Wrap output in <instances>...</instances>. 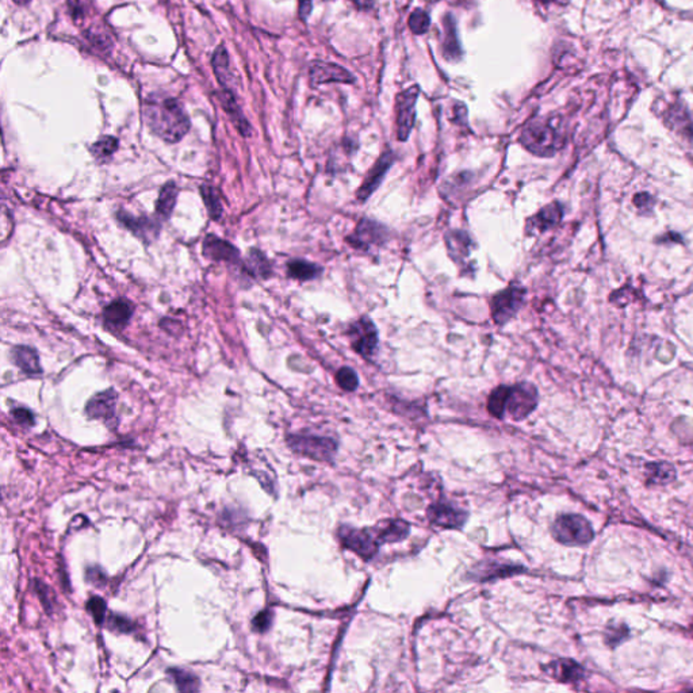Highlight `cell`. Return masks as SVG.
<instances>
[{
  "label": "cell",
  "mask_w": 693,
  "mask_h": 693,
  "mask_svg": "<svg viewBox=\"0 0 693 693\" xmlns=\"http://www.w3.org/2000/svg\"><path fill=\"white\" fill-rule=\"evenodd\" d=\"M388 228L379 222L363 218L355 232L349 237H346V241L349 243L351 247L356 250H369L376 245H382L388 241Z\"/></svg>",
  "instance_id": "cell-10"
},
{
  "label": "cell",
  "mask_w": 693,
  "mask_h": 693,
  "mask_svg": "<svg viewBox=\"0 0 693 693\" xmlns=\"http://www.w3.org/2000/svg\"><path fill=\"white\" fill-rule=\"evenodd\" d=\"M313 9V0H298V11L301 19L306 21L307 16L312 13Z\"/></svg>",
  "instance_id": "cell-43"
},
{
  "label": "cell",
  "mask_w": 693,
  "mask_h": 693,
  "mask_svg": "<svg viewBox=\"0 0 693 693\" xmlns=\"http://www.w3.org/2000/svg\"><path fill=\"white\" fill-rule=\"evenodd\" d=\"M75 1H76V3H78V1H80V0H75Z\"/></svg>",
  "instance_id": "cell-46"
},
{
  "label": "cell",
  "mask_w": 693,
  "mask_h": 693,
  "mask_svg": "<svg viewBox=\"0 0 693 693\" xmlns=\"http://www.w3.org/2000/svg\"><path fill=\"white\" fill-rule=\"evenodd\" d=\"M85 580L94 586H103L106 583V576L99 568H88L85 571Z\"/></svg>",
  "instance_id": "cell-40"
},
{
  "label": "cell",
  "mask_w": 693,
  "mask_h": 693,
  "mask_svg": "<svg viewBox=\"0 0 693 693\" xmlns=\"http://www.w3.org/2000/svg\"><path fill=\"white\" fill-rule=\"evenodd\" d=\"M11 415L14 417L15 421L21 425H26V427H31L36 421L34 418V415L28 411V409H25V408H18V409H14L11 412Z\"/></svg>",
  "instance_id": "cell-39"
},
{
  "label": "cell",
  "mask_w": 693,
  "mask_h": 693,
  "mask_svg": "<svg viewBox=\"0 0 693 693\" xmlns=\"http://www.w3.org/2000/svg\"><path fill=\"white\" fill-rule=\"evenodd\" d=\"M142 115L153 134L166 142H179L190 130V118L175 97H147L142 105Z\"/></svg>",
  "instance_id": "cell-1"
},
{
  "label": "cell",
  "mask_w": 693,
  "mask_h": 693,
  "mask_svg": "<svg viewBox=\"0 0 693 693\" xmlns=\"http://www.w3.org/2000/svg\"><path fill=\"white\" fill-rule=\"evenodd\" d=\"M168 676L174 679L176 688L181 692H195L199 689V679L190 670L168 669Z\"/></svg>",
  "instance_id": "cell-28"
},
{
  "label": "cell",
  "mask_w": 693,
  "mask_h": 693,
  "mask_svg": "<svg viewBox=\"0 0 693 693\" xmlns=\"http://www.w3.org/2000/svg\"><path fill=\"white\" fill-rule=\"evenodd\" d=\"M118 220L121 221L122 225H125L126 228L129 231H132L134 235L147 240V241H151L153 237L157 236L159 235V225L154 223V221L149 220L148 217H133L130 214H126L124 211L118 213Z\"/></svg>",
  "instance_id": "cell-18"
},
{
  "label": "cell",
  "mask_w": 693,
  "mask_h": 693,
  "mask_svg": "<svg viewBox=\"0 0 693 693\" xmlns=\"http://www.w3.org/2000/svg\"><path fill=\"white\" fill-rule=\"evenodd\" d=\"M634 203H635V206H637L639 210H646V211H649V210L652 208L654 201H652V198L650 196V195L646 194V193H640V194H637L635 196H634Z\"/></svg>",
  "instance_id": "cell-41"
},
{
  "label": "cell",
  "mask_w": 693,
  "mask_h": 693,
  "mask_svg": "<svg viewBox=\"0 0 693 693\" xmlns=\"http://www.w3.org/2000/svg\"><path fill=\"white\" fill-rule=\"evenodd\" d=\"M287 273L292 279L312 280V279H316L322 274V268L317 264L297 259V260H292L287 264Z\"/></svg>",
  "instance_id": "cell-27"
},
{
  "label": "cell",
  "mask_w": 693,
  "mask_h": 693,
  "mask_svg": "<svg viewBox=\"0 0 693 693\" xmlns=\"http://www.w3.org/2000/svg\"><path fill=\"white\" fill-rule=\"evenodd\" d=\"M211 64H213V70H214L217 80L220 82L223 88L229 90L228 87H229V82L232 79L231 67H229V55L222 45L216 49L213 58H211Z\"/></svg>",
  "instance_id": "cell-26"
},
{
  "label": "cell",
  "mask_w": 693,
  "mask_h": 693,
  "mask_svg": "<svg viewBox=\"0 0 693 693\" xmlns=\"http://www.w3.org/2000/svg\"><path fill=\"white\" fill-rule=\"evenodd\" d=\"M346 334L351 340V346L356 354L363 358L370 359L376 354L378 349V331L374 322L369 317H361L351 324Z\"/></svg>",
  "instance_id": "cell-6"
},
{
  "label": "cell",
  "mask_w": 693,
  "mask_h": 693,
  "mask_svg": "<svg viewBox=\"0 0 693 693\" xmlns=\"http://www.w3.org/2000/svg\"><path fill=\"white\" fill-rule=\"evenodd\" d=\"M271 623H273V615H271V612L270 610H263V612L258 613L253 618L252 627L258 633H265L271 627Z\"/></svg>",
  "instance_id": "cell-38"
},
{
  "label": "cell",
  "mask_w": 693,
  "mask_h": 693,
  "mask_svg": "<svg viewBox=\"0 0 693 693\" xmlns=\"http://www.w3.org/2000/svg\"><path fill=\"white\" fill-rule=\"evenodd\" d=\"M178 198V189L174 181H168L162 189L159 199L156 202V213L160 218L168 220L174 211Z\"/></svg>",
  "instance_id": "cell-25"
},
{
  "label": "cell",
  "mask_w": 693,
  "mask_h": 693,
  "mask_svg": "<svg viewBox=\"0 0 693 693\" xmlns=\"http://www.w3.org/2000/svg\"><path fill=\"white\" fill-rule=\"evenodd\" d=\"M562 217H564V208L558 202H553V203L541 208L534 217H531L528 220L527 232L528 233H532V232L543 233V232L556 226L562 220Z\"/></svg>",
  "instance_id": "cell-15"
},
{
  "label": "cell",
  "mask_w": 693,
  "mask_h": 693,
  "mask_svg": "<svg viewBox=\"0 0 693 693\" xmlns=\"http://www.w3.org/2000/svg\"><path fill=\"white\" fill-rule=\"evenodd\" d=\"M117 393L110 388L95 394L85 405V413L90 418L103 420L110 424L115 420V406H117Z\"/></svg>",
  "instance_id": "cell-14"
},
{
  "label": "cell",
  "mask_w": 693,
  "mask_h": 693,
  "mask_svg": "<svg viewBox=\"0 0 693 693\" xmlns=\"http://www.w3.org/2000/svg\"><path fill=\"white\" fill-rule=\"evenodd\" d=\"M443 43H442V52L443 55L448 61H457L462 55L460 45L457 40V25L455 19L451 14H447L443 18Z\"/></svg>",
  "instance_id": "cell-21"
},
{
  "label": "cell",
  "mask_w": 693,
  "mask_h": 693,
  "mask_svg": "<svg viewBox=\"0 0 693 693\" xmlns=\"http://www.w3.org/2000/svg\"><path fill=\"white\" fill-rule=\"evenodd\" d=\"M203 253L206 258L214 260V262H228V263L237 264L240 260V252L237 248H235L232 244H229L228 241L213 236V235L205 238Z\"/></svg>",
  "instance_id": "cell-16"
},
{
  "label": "cell",
  "mask_w": 693,
  "mask_h": 693,
  "mask_svg": "<svg viewBox=\"0 0 693 693\" xmlns=\"http://www.w3.org/2000/svg\"><path fill=\"white\" fill-rule=\"evenodd\" d=\"M107 627H109V630H111V631H117V633L125 634V633H130L133 630V623H132V620H129L127 618L122 616V615L111 613L110 618L107 619Z\"/></svg>",
  "instance_id": "cell-37"
},
{
  "label": "cell",
  "mask_w": 693,
  "mask_h": 693,
  "mask_svg": "<svg viewBox=\"0 0 693 693\" xmlns=\"http://www.w3.org/2000/svg\"><path fill=\"white\" fill-rule=\"evenodd\" d=\"M646 475L650 484H666L675 480L676 470L669 463H652L647 465Z\"/></svg>",
  "instance_id": "cell-30"
},
{
  "label": "cell",
  "mask_w": 693,
  "mask_h": 693,
  "mask_svg": "<svg viewBox=\"0 0 693 693\" xmlns=\"http://www.w3.org/2000/svg\"><path fill=\"white\" fill-rule=\"evenodd\" d=\"M339 538L343 547L352 550L366 561L371 559L379 549V541L375 536L374 531L343 526L339 528Z\"/></svg>",
  "instance_id": "cell-9"
},
{
  "label": "cell",
  "mask_w": 693,
  "mask_h": 693,
  "mask_svg": "<svg viewBox=\"0 0 693 693\" xmlns=\"http://www.w3.org/2000/svg\"><path fill=\"white\" fill-rule=\"evenodd\" d=\"M511 386H499L494 388L487 400V411L492 416L502 418L507 409V401Z\"/></svg>",
  "instance_id": "cell-29"
},
{
  "label": "cell",
  "mask_w": 693,
  "mask_h": 693,
  "mask_svg": "<svg viewBox=\"0 0 693 693\" xmlns=\"http://www.w3.org/2000/svg\"><path fill=\"white\" fill-rule=\"evenodd\" d=\"M427 514L432 524L443 528H455V529L463 527L469 516L467 512L457 509L451 504H445V502H436L430 505Z\"/></svg>",
  "instance_id": "cell-13"
},
{
  "label": "cell",
  "mask_w": 693,
  "mask_h": 693,
  "mask_svg": "<svg viewBox=\"0 0 693 693\" xmlns=\"http://www.w3.org/2000/svg\"><path fill=\"white\" fill-rule=\"evenodd\" d=\"M133 314V305L126 300H117L106 306L103 312V317L107 324L115 328H122L129 322Z\"/></svg>",
  "instance_id": "cell-23"
},
{
  "label": "cell",
  "mask_w": 693,
  "mask_h": 693,
  "mask_svg": "<svg viewBox=\"0 0 693 693\" xmlns=\"http://www.w3.org/2000/svg\"><path fill=\"white\" fill-rule=\"evenodd\" d=\"M527 290L519 283H511L505 290L492 297V316L497 325H504L512 319L524 304Z\"/></svg>",
  "instance_id": "cell-4"
},
{
  "label": "cell",
  "mask_w": 693,
  "mask_h": 693,
  "mask_svg": "<svg viewBox=\"0 0 693 693\" xmlns=\"http://www.w3.org/2000/svg\"><path fill=\"white\" fill-rule=\"evenodd\" d=\"M420 88L412 85L402 91L396 99V125L397 137L400 141H406L415 126L416 121V103Z\"/></svg>",
  "instance_id": "cell-7"
},
{
  "label": "cell",
  "mask_w": 693,
  "mask_h": 693,
  "mask_svg": "<svg viewBox=\"0 0 693 693\" xmlns=\"http://www.w3.org/2000/svg\"><path fill=\"white\" fill-rule=\"evenodd\" d=\"M394 159H396L394 153L390 152V151H386V152L381 154V157L376 160L374 166L366 175L364 181L361 183V186L356 193V196L359 201L364 202L370 195L376 191V189L382 184V181L385 179V175L388 174L390 166H393Z\"/></svg>",
  "instance_id": "cell-11"
},
{
  "label": "cell",
  "mask_w": 693,
  "mask_h": 693,
  "mask_svg": "<svg viewBox=\"0 0 693 693\" xmlns=\"http://www.w3.org/2000/svg\"><path fill=\"white\" fill-rule=\"evenodd\" d=\"M218 97H220L223 110L226 111V114L231 117V120L233 121V124L240 130V133L247 137L250 133V126L248 121L245 120L240 106L237 105L236 97L233 95V92L231 90L223 88L221 94H218Z\"/></svg>",
  "instance_id": "cell-19"
},
{
  "label": "cell",
  "mask_w": 693,
  "mask_h": 693,
  "mask_svg": "<svg viewBox=\"0 0 693 693\" xmlns=\"http://www.w3.org/2000/svg\"><path fill=\"white\" fill-rule=\"evenodd\" d=\"M538 405V390L527 382L517 383L509 388L507 409L513 420L520 421L529 416Z\"/></svg>",
  "instance_id": "cell-8"
},
{
  "label": "cell",
  "mask_w": 693,
  "mask_h": 693,
  "mask_svg": "<svg viewBox=\"0 0 693 693\" xmlns=\"http://www.w3.org/2000/svg\"><path fill=\"white\" fill-rule=\"evenodd\" d=\"M13 359L15 364L28 375H38L42 373L38 354L31 346H15L13 349Z\"/></svg>",
  "instance_id": "cell-22"
},
{
  "label": "cell",
  "mask_w": 693,
  "mask_h": 693,
  "mask_svg": "<svg viewBox=\"0 0 693 693\" xmlns=\"http://www.w3.org/2000/svg\"><path fill=\"white\" fill-rule=\"evenodd\" d=\"M87 610L92 615L95 623L102 624L107 618L106 601L100 597H91L87 603Z\"/></svg>",
  "instance_id": "cell-36"
},
{
  "label": "cell",
  "mask_w": 693,
  "mask_h": 693,
  "mask_svg": "<svg viewBox=\"0 0 693 693\" xmlns=\"http://www.w3.org/2000/svg\"><path fill=\"white\" fill-rule=\"evenodd\" d=\"M536 1H539V3H543V4H549V3H553L554 0H536Z\"/></svg>",
  "instance_id": "cell-45"
},
{
  "label": "cell",
  "mask_w": 693,
  "mask_h": 693,
  "mask_svg": "<svg viewBox=\"0 0 693 693\" xmlns=\"http://www.w3.org/2000/svg\"><path fill=\"white\" fill-rule=\"evenodd\" d=\"M519 139L528 152L539 157H553L565 142L554 121L547 118H536L528 122Z\"/></svg>",
  "instance_id": "cell-2"
},
{
  "label": "cell",
  "mask_w": 693,
  "mask_h": 693,
  "mask_svg": "<svg viewBox=\"0 0 693 693\" xmlns=\"http://www.w3.org/2000/svg\"><path fill=\"white\" fill-rule=\"evenodd\" d=\"M118 149V139L111 136H103L102 139H97L95 144L90 148L92 156L97 159L99 163L107 162L114 153Z\"/></svg>",
  "instance_id": "cell-31"
},
{
  "label": "cell",
  "mask_w": 693,
  "mask_h": 693,
  "mask_svg": "<svg viewBox=\"0 0 693 693\" xmlns=\"http://www.w3.org/2000/svg\"><path fill=\"white\" fill-rule=\"evenodd\" d=\"M336 382L343 390L354 391L359 386V376L355 370L349 367H343L336 374Z\"/></svg>",
  "instance_id": "cell-34"
},
{
  "label": "cell",
  "mask_w": 693,
  "mask_h": 693,
  "mask_svg": "<svg viewBox=\"0 0 693 693\" xmlns=\"http://www.w3.org/2000/svg\"><path fill=\"white\" fill-rule=\"evenodd\" d=\"M201 194L203 196L210 217L213 220H220L222 216V205L216 190L211 186H202Z\"/></svg>",
  "instance_id": "cell-32"
},
{
  "label": "cell",
  "mask_w": 693,
  "mask_h": 693,
  "mask_svg": "<svg viewBox=\"0 0 693 693\" xmlns=\"http://www.w3.org/2000/svg\"><path fill=\"white\" fill-rule=\"evenodd\" d=\"M36 591H37L38 596H40V598H41L42 604L45 605V608L49 610V608H51V601H49V597H48V591H49V589H48L46 583H40V581H37V585H36Z\"/></svg>",
  "instance_id": "cell-42"
},
{
  "label": "cell",
  "mask_w": 693,
  "mask_h": 693,
  "mask_svg": "<svg viewBox=\"0 0 693 693\" xmlns=\"http://www.w3.org/2000/svg\"><path fill=\"white\" fill-rule=\"evenodd\" d=\"M287 443L294 453L322 462H331L337 451L334 440L314 435H290Z\"/></svg>",
  "instance_id": "cell-5"
},
{
  "label": "cell",
  "mask_w": 693,
  "mask_h": 693,
  "mask_svg": "<svg viewBox=\"0 0 693 693\" xmlns=\"http://www.w3.org/2000/svg\"><path fill=\"white\" fill-rule=\"evenodd\" d=\"M31 0H14L15 4L18 6H25V4H28Z\"/></svg>",
  "instance_id": "cell-44"
},
{
  "label": "cell",
  "mask_w": 693,
  "mask_h": 693,
  "mask_svg": "<svg viewBox=\"0 0 693 693\" xmlns=\"http://www.w3.org/2000/svg\"><path fill=\"white\" fill-rule=\"evenodd\" d=\"M547 670L554 679L562 682H576L583 676V667L570 660L555 661L547 666Z\"/></svg>",
  "instance_id": "cell-24"
},
{
  "label": "cell",
  "mask_w": 693,
  "mask_h": 693,
  "mask_svg": "<svg viewBox=\"0 0 693 693\" xmlns=\"http://www.w3.org/2000/svg\"><path fill=\"white\" fill-rule=\"evenodd\" d=\"M248 268L255 275L267 277L271 274V267L264 258L263 253L259 250H250V259H248Z\"/></svg>",
  "instance_id": "cell-33"
},
{
  "label": "cell",
  "mask_w": 693,
  "mask_h": 693,
  "mask_svg": "<svg viewBox=\"0 0 693 693\" xmlns=\"http://www.w3.org/2000/svg\"><path fill=\"white\" fill-rule=\"evenodd\" d=\"M555 541L566 546H583L592 541L595 534L591 523L580 514H562L553 524Z\"/></svg>",
  "instance_id": "cell-3"
},
{
  "label": "cell",
  "mask_w": 693,
  "mask_h": 693,
  "mask_svg": "<svg viewBox=\"0 0 693 693\" xmlns=\"http://www.w3.org/2000/svg\"><path fill=\"white\" fill-rule=\"evenodd\" d=\"M430 15L424 10H416L409 16V28L415 34H425L430 28Z\"/></svg>",
  "instance_id": "cell-35"
},
{
  "label": "cell",
  "mask_w": 693,
  "mask_h": 693,
  "mask_svg": "<svg viewBox=\"0 0 693 693\" xmlns=\"http://www.w3.org/2000/svg\"><path fill=\"white\" fill-rule=\"evenodd\" d=\"M374 534L379 544L401 541L409 535V524L402 520H385L376 526Z\"/></svg>",
  "instance_id": "cell-20"
},
{
  "label": "cell",
  "mask_w": 693,
  "mask_h": 693,
  "mask_svg": "<svg viewBox=\"0 0 693 693\" xmlns=\"http://www.w3.org/2000/svg\"><path fill=\"white\" fill-rule=\"evenodd\" d=\"M310 83L312 85H319L327 83H346L355 82L354 76L343 67L332 64V63H322L316 61L310 65Z\"/></svg>",
  "instance_id": "cell-12"
},
{
  "label": "cell",
  "mask_w": 693,
  "mask_h": 693,
  "mask_svg": "<svg viewBox=\"0 0 693 693\" xmlns=\"http://www.w3.org/2000/svg\"><path fill=\"white\" fill-rule=\"evenodd\" d=\"M445 247L448 250L450 258L457 264L463 262L470 256L472 252V237L462 231H448L444 236Z\"/></svg>",
  "instance_id": "cell-17"
}]
</instances>
